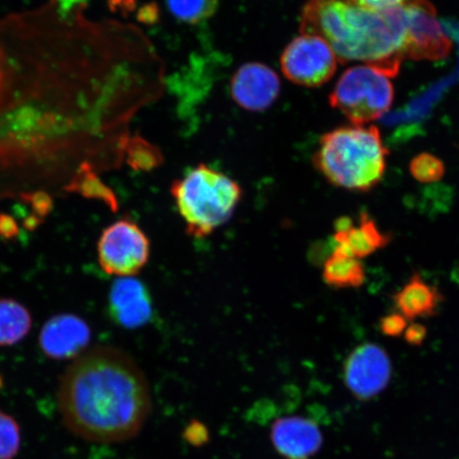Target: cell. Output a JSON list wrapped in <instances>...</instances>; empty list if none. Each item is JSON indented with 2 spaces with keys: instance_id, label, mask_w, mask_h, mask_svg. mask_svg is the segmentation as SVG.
I'll list each match as a JSON object with an SVG mask.
<instances>
[{
  "instance_id": "1",
  "label": "cell",
  "mask_w": 459,
  "mask_h": 459,
  "mask_svg": "<svg viewBox=\"0 0 459 459\" xmlns=\"http://www.w3.org/2000/svg\"><path fill=\"white\" fill-rule=\"evenodd\" d=\"M54 0L0 19V200L65 193L82 164L117 169L143 100L135 29Z\"/></svg>"
},
{
  "instance_id": "2",
  "label": "cell",
  "mask_w": 459,
  "mask_h": 459,
  "mask_svg": "<svg viewBox=\"0 0 459 459\" xmlns=\"http://www.w3.org/2000/svg\"><path fill=\"white\" fill-rule=\"evenodd\" d=\"M57 399L67 429L100 444L135 437L152 410L139 366L112 347L86 350L74 359L61 378Z\"/></svg>"
},
{
  "instance_id": "3",
  "label": "cell",
  "mask_w": 459,
  "mask_h": 459,
  "mask_svg": "<svg viewBox=\"0 0 459 459\" xmlns=\"http://www.w3.org/2000/svg\"><path fill=\"white\" fill-rule=\"evenodd\" d=\"M302 34L331 46L338 61H359L395 77L406 59L404 7L369 10L350 0H308L302 11Z\"/></svg>"
},
{
  "instance_id": "4",
  "label": "cell",
  "mask_w": 459,
  "mask_h": 459,
  "mask_svg": "<svg viewBox=\"0 0 459 459\" xmlns=\"http://www.w3.org/2000/svg\"><path fill=\"white\" fill-rule=\"evenodd\" d=\"M388 151L375 126H349L321 137L314 156L316 169L332 186L367 193L380 185Z\"/></svg>"
},
{
  "instance_id": "5",
  "label": "cell",
  "mask_w": 459,
  "mask_h": 459,
  "mask_svg": "<svg viewBox=\"0 0 459 459\" xmlns=\"http://www.w3.org/2000/svg\"><path fill=\"white\" fill-rule=\"evenodd\" d=\"M189 237L204 238L215 232L234 214L243 189L221 171L200 164L170 187Z\"/></svg>"
},
{
  "instance_id": "6",
  "label": "cell",
  "mask_w": 459,
  "mask_h": 459,
  "mask_svg": "<svg viewBox=\"0 0 459 459\" xmlns=\"http://www.w3.org/2000/svg\"><path fill=\"white\" fill-rule=\"evenodd\" d=\"M394 97V85L387 74L369 65H359L342 74L330 95V105L353 125L364 126L383 117L392 107Z\"/></svg>"
},
{
  "instance_id": "7",
  "label": "cell",
  "mask_w": 459,
  "mask_h": 459,
  "mask_svg": "<svg viewBox=\"0 0 459 459\" xmlns=\"http://www.w3.org/2000/svg\"><path fill=\"white\" fill-rule=\"evenodd\" d=\"M103 272L119 278L139 273L151 256V242L134 221L123 218L108 226L97 245Z\"/></svg>"
},
{
  "instance_id": "8",
  "label": "cell",
  "mask_w": 459,
  "mask_h": 459,
  "mask_svg": "<svg viewBox=\"0 0 459 459\" xmlns=\"http://www.w3.org/2000/svg\"><path fill=\"white\" fill-rule=\"evenodd\" d=\"M281 67L292 83L316 88L334 76L337 57L324 39L301 33L287 45L281 56Z\"/></svg>"
},
{
  "instance_id": "9",
  "label": "cell",
  "mask_w": 459,
  "mask_h": 459,
  "mask_svg": "<svg viewBox=\"0 0 459 459\" xmlns=\"http://www.w3.org/2000/svg\"><path fill=\"white\" fill-rule=\"evenodd\" d=\"M393 363L386 350L375 342H364L354 348L344 360V385L355 398L368 401L377 397L389 385Z\"/></svg>"
},
{
  "instance_id": "10",
  "label": "cell",
  "mask_w": 459,
  "mask_h": 459,
  "mask_svg": "<svg viewBox=\"0 0 459 459\" xmlns=\"http://www.w3.org/2000/svg\"><path fill=\"white\" fill-rule=\"evenodd\" d=\"M406 17V57L411 60L446 59L452 49L438 21L434 5L428 0H411L403 5Z\"/></svg>"
},
{
  "instance_id": "11",
  "label": "cell",
  "mask_w": 459,
  "mask_h": 459,
  "mask_svg": "<svg viewBox=\"0 0 459 459\" xmlns=\"http://www.w3.org/2000/svg\"><path fill=\"white\" fill-rule=\"evenodd\" d=\"M278 74L262 63H246L231 80V96L239 107L251 112H262L272 107L280 95Z\"/></svg>"
},
{
  "instance_id": "12",
  "label": "cell",
  "mask_w": 459,
  "mask_h": 459,
  "mask_svg": "<svg viewBox=\"0 0 459 459\" xmlns=\"http://www.w3.org/2000/svg\"><path fill=\"white\" fill-rule=\"evenodd\" d=\"M91 332L88 324L76 315L54 316L39 333V346L46 357L65 360L77 359L86 351Z\"/></svg>"
},
{
  "instance_id": "13",
  "label": "cell",
  "mask_w": 459,
  "mask_h": 459,
  "mask_svg": "<svg viewBox=\"0 0 459 459\" xmlns=\"http://www.w3.org/2000/svg\"><path fill=\"white\" fill-rule=\"evenodd\" d=\"M271 436L274 449L285 459H312L324 444L317 423L300 416L278 419Z\"/></svg>"
},
{
  "instance_id": "14",
  "label": "cell",
  "mask_w": 459,
  "mask_h": 459,
  "mask_svg": "<svg viewBox=\"0 0 459 459\" xmlns=\"http://www.w3.org/2000/svg\"><path fill=\"white\" fill-rule=\"evenodd\" d=\"M334 250L363 260L385 248L392 242V235L383 232L373 218L364 212L355 226L351 218L342 217L335 226Z\"/></svg>"
},
{
  "instance_id": "15",
  "label": "cell",
  "mask_w": 459,
  "mask_h": 459,
  "mask_svg": "<svg viewBox=\"0 0 459 459\" xmlns=\"http://www.w3.org/2000/svg\"><path fill=\"white\" fill-rule=\"evenodd\" d=\"M110 311L113 319L125 328L135 329L145 325L152 313L145 286L134 277L119 278L111 289Z\"/></svg>"
},
{
  "instance_id": "16",
  "label": "cell",
  "mask_w": 459,
  "mask_h": 459,
  "mask_svg": "<svg viewBox=\"0 0 459 459\" xmlns=\"http://www.w3.org/2000/svg\"><path fill=\"white\" fill-rule=\"evenodd\" d=\"M393 301L401 315L409 321H414L436 315L444 301V295L437 287L430 285L420 273H416L395 292Z\"/></svg>"
},
{
  "instance_id": "17",
  "label": "cell",
  "mask_w": 459,
  "mask_h": 459,
  "mask_svg": "<svg viewBox=\"0 0 459 459\" xmlns=\"http://www.w3.org/2000/svg\"><path fill=\"white\" fill-rule=\"evenodd\" d=\"M324 281L336 290L359 289L365 283L366 268L359 258L334 250L324 264Z\"/></svg>"
},
{
  "instance_id": "18",
  "label": "cell",
  "mask_w": 459,
  "mask_h": 459,
  "mask_svg": "<svg viewBox=\"0 0 459 459\" xmlns=\"http://www.w3.org/2000/svg\"><path fill=\"white\" fill-rule=\"evenodd\" d=\"M32 326L31 314L22 303L0 299V346H13L29 334Z\"/></svg>"
},
{
  "instance_id": "19",
  "label": "cell",
  "mask_w": 459,
  "mask_h": 459,
  "mask_svg": "<svg viewBox=\"0 0 459 459\" xmlns=\"http://www.w3.org/2000/svg\"><path fill=\"white\" fill-rule=\"evenodd\" d=\"M65 193L78 194L84 198L100 200L114 212L118 208L117 198L112 189L100 180L94 166L88 163L80 166L76 175L65 187Z\"/></svg>"
},
{
  "instance_id": "20",
  "label": "cell",
  "mask_w": 459,
  "mask_h": 459,
  "mask_svg": "<svg viewBox=\"0 0 459 459\" xmlns=\"http://www.w3.org/2000/svg\"><path fill=\"white\" fill-rule=\"evenodd\" d=\"M125 154L127 163L134 170H152L162 162L158 149L141 136L129 137L126 143Z\"/></svg>"
},
{
  "instance_id": "21",
  "label": "cell",
  "mask_w": 459,
  "mask_h": 459,
  "mask_svg": "<svg viewBox=\"0 0 459 459\" xmlns=\"http://www.w3.org/2000/svg\"><path fill=\"white\" fill-rule=\"evenodd\" d=\"M170 13L178 20L195 24L214 14L218 0H166Z\"/></svg>"
},
{
  "instance_id": "22",
  "label": "cell",
  "mask_w": 459,
  "mask_h": 459,
  "mask_svg": "<svg viewBox=\"0 0 459 459\" xmlns=\"http://www.w3.org/2000/svg\"><path fill=\"white\" fill-rule=\"evenodd\" d=\"M410 171L415 180L424 185L438 182L446 172L443 160L430 153H421L411 160Z\"/></svg>"
},
{
  "instance_id": "23",
  "label": "cell",
  "mask_w": 459,
  "mask_h": 459,
  "mask_svg": "<svg viewBox=\"0 0 459 459\" xmlns=\"http://www.w3.org/2000/svg\"><path fill=\"white\" fill-rule=\"evenodd\" d=\"M21 429L13 417L0 411V459H13L20 451Z\"/></svg>"
},
{
  "instance_id": "24",
  "label": "cell",
  "mask_w": 459,
  "mask_h": 459,
  "mask_svg": "<svg viewBox=\"0 0 459 459\" xmlns=\"http://www.w3.org/2000/svg\"><path fill=\"white\" fill-rule=\"evenodd\" d=\"M378 325H380L382 334L387 337H399L404 334L407 325H409V320L399 312L393 313L384 316Z\"/></svg>"
},
{
  "instance_id": "25",
  "label": "cell",
  "mask_w": 459,
  "mask_h": 459,
  "mask_svg": "<svg viewBox=\"0 0 459 459\" xmlns=\"http://www.w3.org/2000/svg\"><path fill=\"white\" fill-rule=\"evenodd\" d=\"M24 203L30 204L34 212V215L39 218L48 215L53 209V197L51 195L46 192H36L31 194L24 195L20 198Z\"/></svg>"
},
{
  "instance_id": "26",
  "label": "cell",
  "mask_w": 459,
  "mask_h": 459,
  "mask_svg": "<svg viewBox=\"0 0 459 459\" xmlns=\"http://www.w3.org/2000/svg\"><path fill=\"white\" fill-rule=\"evenodd\" d=\"M183 437H185L189 445L201 446L208 443L210 433L204 423L193 420L186 428L185 432H183Z\"/></svg>"
},
{
  "instance_id": "27",
  "label": "cell",
  "mask_w": 459,
  "mask_h": 459,
  "mask_svg": "<svg viewBox=\"0 0 459 459\" xmlns=\"http://www.w3.org/2000/svg\"><path fill=\"white\" fill-rule=\"evenodd\" d=\"M403 336L405 342L409 343L410 346L420 347L428 337L427 326L419 323L409 324Z\"/></svg>"
},
{
  "instance_id": "28",
  "label": "cell",
  "mask_w": 459,
  "mask_h": 459,
  "mask_svg": "<svg viewBox=\"0 0 459 459\" xmlns=\"http://www.w3.org/2000/svg\"><path fill=\"white\" fill-rule=\"evenodd\" d=\"M350 2L361 8L381 11L402 7V5L411 3V0H350Z\"/></svg>"
},
{
  "instance_id": "29",
  "label": "cell",
  "mask_w": 459,
  "mask_h": 459,
  "mask_svg": "<svg viewBox=\"0 0 459 459\" xmlns=\"http://www.w3.org/2000/svg\"><path fill=\"white\" fill-rule=\"evenodd\" d=\"M19 235V227L13 216L0 212V238L13 239Z\"/></svg>"
},
{
  "instance_id": "30",
  "label": "cell",
  "mask_w": 459,
  "mask_h": 459,
  "mask_svg": "<svg viewBox=\"0 0 459 459\" xmlns=\"http://www.w3.org/2000/svg\"><path fill=\"white\" fill-rule=\"evenodd\" d=\"M108 7L113 13L127 16L136 8V0H108Z\"/></svg>"
},
{
  "instance_id": "31",
  "label": "cell",
  "mask_w": 459,
  "mask_h": 459,
  "mask_svg": "<svg viewBox=\"0 0 459 459\" xmlns=\"http://www.w3.org/2000/svg\"><path fill=\"white\" fill-rule=\"evenodd\" d=\"M159 17V10L156 4L143 5L137 13V20L143 24H153Z\"/></svg>"
},
{
  "instance_id": "32",
  "label": "cell",
  "mask_w": 459,
  "mask_h": 459,
  "mask_svg": "<svg viewBox=\"0 0 459 459\" xmlns=\"http://www.w3.org/2000/svg\"><path fill=\"white\" fill-rule=\"evenodd\" d=\"M4 386V380H3V377L0 376V389H2Z\"/></svg>"
}]
</instances>
